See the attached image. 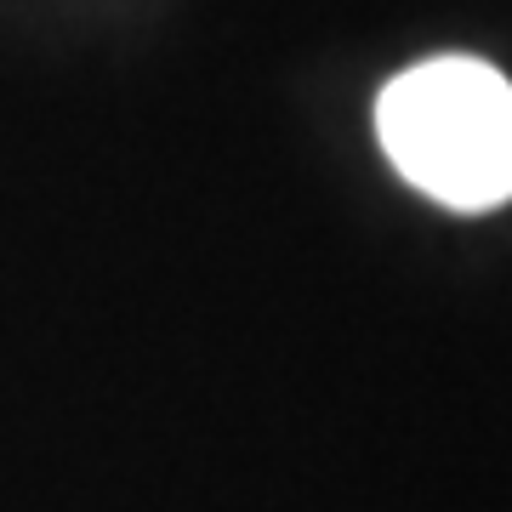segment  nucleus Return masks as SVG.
Listing matches in <instances>:
<instances>
[{"label": "nucleus", "mask_w": 512, "mask_h": 512, "mask_svg": "<svg viewBox=\"0 0 512 512\" xmlns=\"http://www.w3.org/2000/svg\"><path fill=\"white\" fill-rule=\"evenodd\" d=\"M387 160L450 211L512 200V86L478 57H433L404 69L376 103Z\"/></svg>", "instance_id": "obj_1"}]
</instances>
